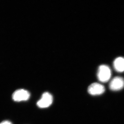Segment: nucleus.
I'll use <instances>...</instances> for the list:
<instances>
[{
	"label": "nucleus",
	"instance_id": "nucleus-4",
	"mask_svg": "<svg viewBox=\"0 0 124 124\" xmlns=\"http://www.w3.org/2000/svg\"><path fill=\"white\" fill-rule=\"evenodd\" d=\"M88 91L90 95L94 96L100 95L105 92V88L101 84L93 83L89 86Z\"/></svg>",
	"mask_w": 124,
	"mask_h": 124
},
{
	"label": "nucleus",
	"instance_id": "nucleus-6",
	"mask_svg": "<svg viewBox=\"0 0 124 124\" xmlns=\"http://www.w3.org/2000/svg\"><path fill=\"white\" fill-rule=\"evenodd\" d=\"M113 67L115 70L118 72L124 71V58L119 57L116 58L113 62Z\"/></svg>",
	"mask_w": 124,
	"mask_h": 124
},
{
	"label": "nucleus",
	"instance_id": "nucleus-2",
	"mask_svg": "<svg viewBox=\"0 0 124 124\" xmlns=\"http://www.w3.org/2000/svg\"><path fill=\"white\" fill-rule=\"evenodd\" d=\"M53 102L52 95L48 92H45L42 94L41 98L37 102V104L40 108H46L51 105Z\"/></svg>",
	"mask_w": 124,
	"mask_h": 124
},
{
	"label": "nucleus",
	"instance_id": "nucleus-3",
	"mask_svg": "<svg viewBox=\"0 0 124 124\" xmlns=\"http://www.w3.org/2000/svg\"><path fill=\"white\" fill-rule=\"evenodd\" d=\"M30 95L28 91L23 89H20L14 92L12 95V98L15 101H26L29 99Z\"/></svg>",
	"mask_w": 124,
	"mask_h": 124
},
{
	"label": "nucleus",
	"instance_id": "nucleus-5",
	"mask_svg": "<svg viewBox=\"0 0 124 124\" xmlns=\"http://www.w3.org/2000/svg\"><path fill=\"white\" fill-rule=\"evenodd\" d=\"M124 87V79L120 77L114 78L109 84V88L113 91H119Z\"/></svg>",
	"mask_w": 124,
	"mask_h": 124
},
{
	"label": "nucleus",
	"instance_id": "nucleus-1",
	"mask_svg": "<svg viewBox=\"0 0 124 124\" xmlns=\"http://www.w3.org/2000/svg\"><path fill=\"white\" fill-rule=\"evenodd\" d=\"M97 75L98 79L100 82L104 83L107 82L111 76V69L106 65H101L98 69Z\"/></svg>",
	"mask_w": 124,
	"mask_h": 124
},
{
	"label": "nucleus",
	"instance_id": "nucleus-7",
	"mask_svg": "<svg viewBox=\"0 0 124 124\" xmlns=\"http://www.w3.org/2000/svg\"><path fill=\"white\" fill-rule=\"evenodd\" d=\"M0 124H12L11 122L8 121H2Z\"/></svg>",
	"mask_w": 124,
	"mask_h": 124
}]
</instances>
